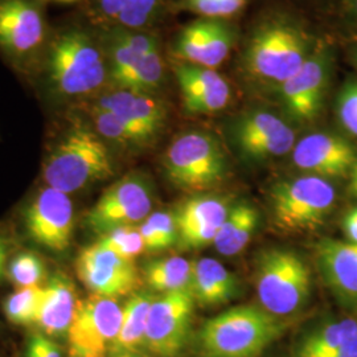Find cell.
Segmentation results:
<instances>
[{
  "label": "cell",
  "mask_w": 357,
  "mask_h": 357,
  "mask_svg": "<svg viewBox=\"0 0 357 357\" xmlns=\"http://www.w3.org/2000/svg\"><path fill=\"white\" fill-rule=\"evenodd\" d=\"M44 63L48 89L63 100L90 96L101 89L109 77L102 50L78 28L65 29L52 40Z\"/></svg>",
  "instance_id": "obj_1"
},
{
  "label": "cell",
  "mask_w": 357,
  "mask_h": 357,
  "mask_svg": "<svg viewBox=\"0 0 357 357\" xmlns=\"http://www.w3.org/2000/svg\"><path fill=\"white\" fill-rule=\"evenodd\" d=\"M286 330L284 320L261 306H236L205 321L199 347L203 357H261Z\"/></svg>",
  "instance_id": "obj_2"
},
{
  "label": "cell",
  "mask_w": 357,
  "mask_h": 357,
  "mask_svg": "<svg viewBox=\"0 0 357 357\" xmlns=\"http://www.w3.org/2000/svg\"><path fill=\"white\" fill-rule=\"evenodd\" d=\"M43 174L48 187L72 193L109 178L113 163L98 134L89 128H73L48 155Z\"/></svg>",
  "instance_id": "obj_3"
},
{
  "label": "cell",
  "mask_w": 357,
  "mask_h": 357,
  "mask_svg": "<svg viewBox=\"0 0 357 357\" xmlns=\"http://www.w3.org/2000/svg\"><path fill=\"white\" fill-rule=\"evenodd\" d=\"M255 289L264 310L280 319L287 318L306 305L311 291V273L299 255L271 249L258 259Z\"/></svg>",
  "instance_id": "obj_4"
},
{
  "label": "cell",
  "mask_w": 357,
  "mask_h": 357,
  "mask_svg": "<svg viewBox=\"0 0 357 357\" xmlns=\"http://www.w3.org/2000/svg\"><path fill=\"white\" fill-rule=\"evenodd\" d=\"M336 191L326 178L308 175L283 181L270 192L273 222L286 233L317 229L331 213Z\"/></svg>",
  "instance_id": "obj_5"
},
{
  "label": "cell",
  "mask_w": 357,
  "mask_h": 357,
  "mask_svg": "<svg viewBox=\"0 0 357 357\" xmlns=\"http://www.w3.org/2000/svg\"><path fill=\"white\" fill-rule=\"evenodd\" d=\"M168 180L180 190L203 192L216 187L227 172V162L218 142L204 132L180 135L165 155Z\"/></svg>",
  "instance_id": "obj_6"
},
{
  "label": "cell",
  "mask_w": 357,
  "mask_h": 357,
  "mask_svg": "<svg viewBox=\"0 0 357 357\" xmlns=\"http://www.w3.org/2000/svg\"><path fill=\"white\" fill-rule=\"evenodd\" d=\"M48 29L38 0H0V51L17 68L38 63L48 48Z\"/></svg>",
  "instance_id": "obj_7"
},
{
  "label": "cell",
  "mask_w": 357,
  "mask_h": 357,
  "mask_svg": "<svg viewBox=\"0 0 357 357\" xmlns=\"http://www.w3.org/2000/svg\"><path fill=\"white\" fill-rule=\"evenodd\" d=\"M123 307L113 298L79 299L68 331V357H109L118 336Z\"/></svg>",
  "instance_id": "obj_8"
},
{
  "label": "cell",
  "mask_w": 357,
  "mask_h": 357,
  "mask_svg": "<svg viewBox=\"0 0 357 357\" xmlns=\"http://www.w3.org/2000/svg\"><path fill=\"white\" fill-rule=\"evenodd\" d=\"M195 303L190 289L155 296L143 348L156 357L178 356L190 339Z\"/></svg>",
  "instance_id": "obj_9"
},
{
  "label": "cell",
  "mask_w": 357,
  "mask_h": 357,
  "mask_svg": "<svg viewBox=\"0 0 357 357\" xmlns=\"http://www.w3.org/2000/svg\"><path fill=\"white\" fill-rule=\"evenodd\" d=\"M306 44L291 26L274 24L259 31L248 51L250 72L264 79L283 84L305 64Z\"/></svg>",
  "instance_id": "obj_10"
},
{
  "label": "cell",
  "mask_w": 357,
  "mask_h": 357,
  "mask_svg": "<svg viewBox=\"0 0 357 357\" xmlns=\"http://www.w3.org/2000/svg\"><path fill=\"white\" fill-rule=\"evenodd\" d=\"M153 195L144 178L128 175L109 187L88 212L86 222L98 234L143 222L150 216Z\"/></svg>",
  "instance_id": "obj_11"
},
{
  "label": "cell",
  "mask_w": 357,
  "mask_h": 357,
  "mask_svg": "<svg viewBox=\"0 0 357 357\" xmlns=\"http://www.w3.org/2000/svg\"><path fill=\"white\" fill-rule=\"evenodd\" d=\"M76 271L91 295L103 298L116 299L131 295L141 284L134 261L122 258L97 243L79 252Z\"/></svg>",
  "instance_id": "obj_12"
},
{
  "label": "cell",
  "mask_w": 357,
  "mask_h": 357,
  "mask_svg": "<svg viewBox=\"0 0 357 357\" xmlns=\"http://www.w3.org/2000/svg\"><path fill=\"white\" fill-rule=\"evenodd\" d=\"M75 211L68 193L47 187L38 193L24 213L29 237L38 245L64 252L72 240Z\"/></svg>",
  "instance_id": "obj_13"
},
{
  "label": "cell",
  "mask_w": 357,
  "mask_h": 357,
  "mask_svg": "<svg viewBox=\"0 0 357 357\" xmlns=\"http://www.w3.org/2000/svg\"><path fill=\"white\" fill-rule=\"evenodd\" d=\"M293 162L319 178L345 176L356 165V150L349 142L332 134H310L293 149Z\"/></svg>",
  "instance_id": "obj_14"
},
{
  "label": "cell",
  "mask_w": 357,
  "mask_h": 357,
  "mask_svg": "<svg viewBox=\"0 0 357 357\" xmlns=\"http://www.w3.org/2000/svg\"><path fill=\"white\" fill-rule=\"evenodd\" d=\"M236 142L246 156L265 159L291 151L295 135L291 128L277 115L255 112L246 115L238 123Z\"/></svg>",
  "instance_id": "obj_15"
},
{
  "label": "cell",
  "mask_w": 357,
  "mask_h": 357,
  "mask_svg": "<svg viewBox=\"0 0 357 357\" xmlns=\"http://www.w3.org/2000/svg\"><path fill=\"white\" fill-rule=\"evenodd\" d=\"M323 280L339 303L357 311V245L323 240L315 248Z\"/></svg>",
  "instance_id": "obj_16"
},
{
  "label": "cell",
  "mask_w": 357,
  "mask_h": 357,
  "mask_svg": "<svg viewBox=\"0 0 357 357\" xmlns=\"http://www.w3.org/2000/svg\"><path fill=\"white\" fill-rule=\"evenodd\" d=\"M229 212L227 202L215 196H197L187 200L175 215L178 245L184 249H199L215 243Z\"/></svg>",
  "instance_id": "obj_17"
},
{
  "label": "cell",
  "mask_w": 357,
  "mask_h": 357,
  "mask_svg": "<svg viewBox=\"0 0 357 357\" xmlns=\"http://www.w3.org/2000/svg\"><path fill=\"white\" fill-rule=\"evenodd\" d=\"M94 106L116 115L138 143L151 139L165 122V109L147 93L118 89L106 94Z\"/></svg>",
  "instance_id": "obj_18"
},
{
  "label": "cell",
  "mask_w": 357,
  "mask_h": 357,
  "mask_svg": "<svg viewBox=\"0 0 357 357\" xmlns=\"http://www.w3.org/2000/svg\"><path fill=\"white\" fill-rule=\"evenodd\" d=\"M184 106L190 113L211 114L227 107L228 82L213 69L199 65H180L175 70Z\"/></svg>",
  "instance_id": "obj_19"
},
{
  "label": "cell",
  "mask_w": 357,
  "mask_h": 357,
  "mask_svg": "<svg viewBox=\"0 0 357 357\" xmlns=\"http://www.w3.org/2000/svg\"><path fill=\"white\" fill-rule=\"evenodd\" d=\"M326 84L327 64L317 54L308 57L293 77L281 84L282 98L295 118L311 121L319 112Z\"/></svg>",
  "instance_id": "obj_20"
},
{
  "label": "cell",
  "mask_w": 357,
  "mask_h": 357,
  "mask_svg": "<svg viewBox=\"0 0 357 357\" xmlns=\"http://www.w3.org/2000/svg\"><path fill=\"white\" fill-rule=\"evenodd\" d=\"M78 301L72 280L63 271L54 273L44 286L35 326L50 337L66 336L75 319Z\"/></svg>",
  "instance_id": "obj_21"
},
{
  "label": "cell",
  "mask_w": 357,
  "mask_h": 357,
  "mask_svg": "<svg viewBox=\"0 0 357 357\" xmlns=\"http://www.w3.org/2000/svg\"><path fill=\"white\" fill-rule=\"evenodd\" d=\"M229 31L216 22H196L187 26L178 40V56L192 63L213 69L229 54Z\"/></svg>",
  "instance_id": "obj_22"
},
{
  "label": "cell",
  "mask_w": 357,
  "mask_h": 357,
  "mask_svg": "<svg viewBox=\"0 0 357 357\" xmlns=\"http://www.w3.org/2000/svg\"><path fill=\"white\" fill-rule=\"evenodd\" d=\"M192 296L200 306H220L231 301L238 291L234 274L221 262L212 258H202L193 262Z\"/></svg>",
  "instance_id": "obj_23"
},
{
  "label": "cell",
  "mask_w": 357,
  "mask_h": 357,
  "mask_svg": "<svg viewBox=\"0 0 357 357\" xmlns=\"http://www.w3.org/2000/svg\"><path fill=\"white\" fill-rule=\"evenodd\" d=\"M153 298V294L147 291L131 294L123 306L121 328L112 347L110 356L121 352H137L143 348Z\"/></svg>",
  "instance_id": "obj_24"
},
{
  "label": "cell",
  "mask_w": 357,
  "mask_h": 357,
  "mask_svg": "<svg viewBox=\"0 0 357 357\" xmlns=\"http://www.w3.org/2000/svg\"><path fill=\"white\" fill-rule=\"evenodd\" d=\"M356 332L355 318L328 321L307 333L298 345L296 357H336Z\"/></svg>",
  "instance_id": "obj_25"
},
{
  "label": "cell",
  "mask_w": 357,
  "mask_h": 357,
  "mask_svg": "<svg viewBox=\"0 0 357 357\" xmlns=\"http://www.w3.org/2000/svg\"><path fill=\"white\" fill-rule=\"evenodd\" d=\"M158 48L156 41L151 36L143 33L122 32L110 40L107 66L109 78L115 86L139 63L142 57L149 52Z\"/></svg>",
  "instance_id": "obj_26"
},
{
  "label": "cell",
  "mask_w": 357,
  "mask_h": 357,
  "mask_svg": "<svg viewBox=\"0 0 357 357\" xmlns=\"http://www.w3.org/2000/svg\"><path fill=\"white\" fill-rule=\"evenodd\" d=\"M258 225V212L248 203L236 205L230 209L225 222L217 233L215 248L227 257L238 255L250 243Z\"/></svg>",
  "instance_id": "obj_27"
},
{
  "label": "cell",
  "mask_w": 357,
  "mask_h": 357,
  "mask_svg": "<svg viewBox=\"0 0 357 357\" xmlns=\"http://www.w3.org/2000/svg\"><path fill=\"white\" fill-rule=\"evenodd\" d=\"M193 262L181 257L155 259L144 265L143 280L151 291L172 293L191 286Z\"/></svg>",
  "instance_id": "obj_28"
},
{
  "label": "cell",
  "mask_w": 357,
  "mask_h": 357,
  "mask_svg": "<svg viewBox=\"0 0 357 357\" xmlns=\"http://www.w3.org/2000/svg\"><path fill=\"white\" fill-rule=\"evenodd\" d=\"M158 3L159 0H98L102 15L130 29L146 26L156 11Z\"/></svg>",
  "instance_id": "obj_29"
},
{
  "label": "cell",
  "mask_w": 357,
  "mask_h": 357,
  "mask_svg": "<svg viewBox=\"0 0 357 357\" xmlns=\"http://www.w3.org/2000/svg\"><path fill=\"white\" fill-rule=\"evenodd\" d=\"M139 230L146 252L166 250L178 243L176 218L169 212H153L142 222Z\"/></svg>",
  "instance_id": "obj_30"
},
{
  "label": "cell",
  "mask_w": 357,
  "mask_h": 357,
  "mask_svg": "<svg viewBox=\"0 0 357 357\" xmlns=\"http://www.w3.org/2000/svg\"><path fill=\"white\" fill-rule=\"evenodd\" d=\"M163 73V60L159 50L155 48L142 57L139 63L118 82L116 88L149 94L159 86Z\"/></svg>",
  "instance_id": "obj_31"
},
{
  "label": "cell",
  "mask_w": 357,
  "mask_h": 357,
  "mask_svg": "<svg viewBox=\"0 0 357 357\" xmlns=\"http://www.w3.org/2000/svg\"><path fill=\"white\" fill-rule=\"evenodd\" d=\"M44 295V286H31L17 289L15 293L7 296L3 310L13 324L31 326L35 324L38 318V308Z\"/></svg>",
  "instance_id": "obj_32"
},
{
  "label": "cell",
  "mask_w": 357,
  "mask_h": 357,
  "mask_svg": "<svg viewBox=\"0 0 357 357\" xmlns=\"http://www.w3.org/2000/svg\"><path fill=\"white\" fill-rule=\"evenodd\" d=\"M97 243L101 245L105 249L114 252L115 255H121L122 258H126L130 261H134L135 257L146 252L141 230L139 227H135V225L121 227L112 230L101 236V238L97 241Z\"/></svg>",
  "instance_id": "obj_33"
},
{
  "label": "cell",
  "mask_w": 357,
  "mask_h": 357,
  "mask_svg": "<svg viewBox=\"0 0 357 357\" xmlns=\"http://www.w3.org/2000/svg\"><path fill=\"white\" fill-rule=\"evenodd\" d=\"M10 280L19 289L38 286L47 275L45 265L38 255L32 252H22L13 257L8 268Z\"/></svg>",
  "instance_id": "obj_34"
},
{
  "label": "cell",
  "mask_w": 357,
  "mask_h": 357,
  "mask_svg": "<svg viewBox=\"0 0 357 357\" xmlns=\"http://www.w3.org/2000/svg\"><path fill=\"white\" fill-rule=\"evenodd\" d=\"M90 115L93 118L97 132L103 138L116 142L119 144H139L128 126L113 113L93 106Z\"/></svg>",
  "instance_id": "obj_35"
},
{
  "label": "cell",
  "mask_w": 357,
  "mask_h": 357,
  "mask_svg": "<svg viewBox=\"0 0 357 357\" xmlns=\"http://www.w3.org/2000/svg\"><path fill=\"white\" fill-rule=\"evenodd\" d=\"M337 115L343 128L357 137V82H348L337 98Z\"/></svg>",
  "instance_id": "obj_36"
},
{
  "label": "cell",
  "mask_w": 357,
  "mask_h": 357,
  "mask_svg": "<svg viewBox=\"0 0 357 357\" xmlns=\"http://www.w3.org/2000/svg\"><path fill=\"white\" fill-rule=\"evenodd\" d=\"M246 0H190L196 13L206 17H228L241 11Z\"/></svg>",
  "instance_id": "obj_37"
},
{
  "label": "cell",
  "mask_w": 357,
  "mask_h": 357,
  "mask_svg": "<svg viewBox=\"0 0 357 357\" xmlns=\"http://www.w3.org/2000/svg\"><path fill=\"white\" fill-rule=\"evenodd\" d=\"M26 357H63V349L50 336L35 332L28 339Z\"/></svg>",
  "instance_id": "obj_38"
},
{
  "label": "cell",
  "mask_w": 357,
  "mask_h": 357,
  "mask_svg": "<svg viewBox=\"0 0 357 357\" xmlns=\"http://www.w3.org/2000/svg\"><path fill=\"white\" fill-rule=\"evenodd\" d=\"M343 229L351 243L357 245V208L351 209L343 220Z\"/></svg>",
  "instance_id": "obj_39"
},
{
  "label": "cell",
  "mask_w": 357,
  "mask_h": 357,
  "mask_svg": "<svg viewBox=\"0 0 357 357\" xmlns=\"http://www.w3.org/2000/svg\"><path fill=\"white\" fill-rule=\"evenodd\" d=\"M7 255H8V243L0 237V277L3 274L4 266H6Z\"/></svg>",
  "instance_id": "obj_40"
},
{
  "label": "cell",
  "mask_w": 357,
  "mask_h": 357,
  "mask_svg": "<svg viewBox=\"0 0 357 357\" xmlns=\"http://www.w3.org/2000/svg\"><path fill=\"white\" fill-rule=\"evenodd\" d=\"M348 191L352 196L357 197V162L355 167H354V169L351 171V183H349Z\"/></svg>",
  "instance_id": "obj_41"
},
{
  "label": "cell",
  "mask_w": 357,
  "mask_h": 357,
  "mask_svg": "<svg viewBox=\"0 0 357 357\" xmlns=\"http://www.w3.org/2000/svg\"><path fill=\"white\" fill-rule=\"evenodd\" d=\"M109 357H149L147 355H144V354H142L139 351H137V352H121V354H115V355H112V356Z\"/></svg>",
  "instance_id": "obj_42"
},
{
  "label": "cell",
  "mask_w": 357,
  "mask_h": 357,
  "mask_svg": "<svg viewBox=\"0 0 357 357\" xmlns=\"http://www.w3.org/2000/svg\"><path fill=\"white\" fill-rule=\"evenodd\" d=\"M53 1H57V3H76L78 0H53Z\"/></svg>",
  "instance_id": "obj_43"
},
{
  "label": "cell",
  "mask_w": 357,
  "mask_h": 357,
  "mask_svg": "<svg viewBox=\"0 0 357 357\" xmlns=\"http://www.w3.org/2000/svg\"><path fill=\"white\" fill-rule=\"evenodd\" d=\"M336 357H357V355H337Z\"/></svg>",
  "instance_id": "obj_44"
},
{
  "label": "cell",
  "mask_w": 357,
  "mask_h": 357,
  "mask_svg": "<svg viewBox=\"0 0 357 357\" xmlns=\"http://www.w3.org/2000/svg\"><path fill=\"white\" fill-rule=\"evenodd\" d=\"M355 64H356L357 66V52L355 53Z\"/></svg>",
  "instance_id": "obj_45"
},
{
  "label": "cell",
  "mask_w": 357,
  "mask_h": 357,
  "mask_svg": "<svg viewBox=\"0 0 357 357\" xmlns=\"http://www.w3.org/2000/svg\"><path fill=\"white\" fill-rule=\"evenodd\" d=\"M355 8H356V13H357V0H355Z\"/></svg>",
  "instance_id": "obj_46"
}]
</instances>
